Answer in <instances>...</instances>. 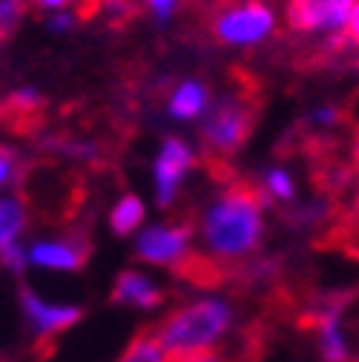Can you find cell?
<instances>
[{
	"label": "cell",
	"instance_id": "1",
	"mask_svg": "<svg viewBox=\"0 0 359 362\" xmlns=\"http://www.w3.org/2000/svg\"><path fill=\"white\" fill-rule=\"evenodd\" d=\"M261 204H264L261 187H256L253 181H233L207 213L204 221L207 247L221 259L250 253L261 236V216H259Z\"/></svg>",
	"mask_w": 359,
	"mask_h": 362
},
{
	"label": "cell",
	"instance_id": "2",
	"mask_svg": "<svg viewBox=\"0 0 359 362\" xmlns=\"http://www.w3.org/2000/svg\"><path fill=\"white\" fill-rule=\"evenodd\" d=\"M228 328H230L228 305L216 299H201L172 310L155 328V337L161 348H167L170 354H184V351H204L207 345L221 339Z\"/></svg>",
	"mask_w": 359,
	"mask_h": 362
},
{
	"label": "cell",
	"instance_id": "3",
	"mask_svg": "<svg viewBox=\"0 0 359 362\" xmlns=\"http://www.w3.org/2000/svg\"><path fill=\"white\" fill-rule=\"evenodd\" d=\"M256 121H259V101L253 95L233 93L218 98L201 127V144L207 150L210 164L230 158L239 147H245L256 129Z\"/></svg>",
	"mask_w": 359,
	"mask_h": 362
},
{
	"label": "cell",
	"instance_id": "4",
	"mask_svg": "<svg viewBox=\"0 0 359 362\" xmlns=\"http://www.w3.org/2000/svg\"><path fill=\"white\" fill-rule=\"evenodd\" d=\"M276 26V15L273 9L264 4V0H233V4H224L213 12V35L221 43H230V47H247V43H259Z\"/></svg>",
	"mask_w": 359,
	"mask_h": 362
},
{
	"label": "cell",
	"instance_id": "5",
	"mask_svg": "<svg viewBox=\"0 0 359 362\" xmlns=\"http://www.w3.org/2000/svg\"><path fill=\"white\" fill-rule=\"evenodd\" d=\"M356 0H288L285 18L293 32L342 29Z\"/></svg>",
	"mask_w": 359,
	"mask_h": 362
},
{
	"label": "cell",
	"instance_id": "6",
	"mask_svg": "<svg viewBox=\"0 0 359 362\" xmlns=\"http://www.w3.org/2000/svg\"><path fill=\"white\" fill-rule=\"evenodd\" d=\"M193 236V224H161V228H150L139 245H136V256L150 262V264H175L187 253Z\"/></svg>",
	"mask_w": 359,
	"mask_h": 362
},
{
	"label": "cell",
	"instance_id": "7",
	"mask_svg": "<svg viewBox=\"0 0 359 362\" xmlns=\"http://www.w3.org/2000/svg\"><path fill=\"white\" fill-rule=\"evenodd\" d=\"M196 156L182 139H167L158 158H155V187H158V202L167 207L175 199V190L182 185V178L190 173Z\"/></svg>",
	"mask_w": 359,
	"mask_h": 362
},
{
	"label": "cell",
	"instance_id": "8",
	"mask_svg": "<svg viewBox=\"0 0 359 362\" xmlns=\"http://www.w3.org/2000/svg\"><path fill=\"white\" fill-rule=\"evenodd\" d=\"M20 305H23V313L29 316L32 328L37 331V337L43 339H52L64 331H69L81 316L83 310L81 308H72V305H47L43 299H37L32 291H20Z\"/></svg>",
	"mask_w": 359,
	"mask_h": 362
},
{
	"label": "cell",
	"instance_id": "9",
	"mask_svg": "<svg viewBox=\"0 0 359 362\" xmlns=\"http://www.w3.org/2000/svg\"><path fill=\"white\" fill-rule=\"evenodd\" d=\"M89 256V242L83 239H64V242H40L32 247L26 259L43 267H61V270H81Z\"/></svg>",
	"mask_w": 359,
	"mask_h": 362
},
{
	"label": "cell",
	"instance_id": "10",
	"mask_svg": "<svg viewBox=\"0 0 359 362\" xmlns=\"http://www.w3.org/2000/svg\"><path fill=\"white\" fill-rule=\"evenodd\" d=\"M175 276H182L184 282L196 285V288H216L228 279V264H221L204 253H184L172 264Z\"/></svg>",
	"mask_w": 359,
	"mask_h": 362
},
{
	"label": "cell",
	"instance_id": "11",
	"mask_svg": "<svg viewBox=\"0 0 359 362\" xmlns=\"http://www.w3.org/2000/svg\"><path fill=\"white\" fill-rule=\"evenodd\" d=\"M161 299H164V293L147 276L136 274V270H124L112 288V302H118V305L155 308V305H161Z\"/></svg>",
	"mask_w": 359,
	"mask_h": 362
},
{
	"label": "cell",
	"instance_id": "12",
	"mask_svg": "<svg viewBox=\"0 0 359 362\" xmlns=\"http://www.w3.org/2000/svg\"><path fill=\"white\" fill-rule=\"evenodd\" d=\"M0 115L9 118V124L15 129H32L43 115V98L35 93V89H18V93H12L6 98Z\"/></svg>",
	"mask_w": 359,
	"mask_h": 362
},
{
	"label": "cell",
	"instance_id": "13",
	"mask_svg": "<svg viewBox=\"0 0 359 362\" xmlns=\"http://www.w3.org/2000/svg\"><path fill=\"white\" fill-rule=\"evenodd\" d=\"M207 86L201 81H184L178 83V89L170 98V115L178 121H193L201 115V110L207 107Z\"/></svg>",
	"mask_w": 359,
	"mask_h": 362
},
{
	"label": "cell",
	"instance_id": "14",
	"mask_svg": "<svg viewBox=\"0 0 359 362\" xmlns=\"http://www.w3.org/2000/svg\"><path fill=\"white\" fill-rule=\"evenodd\" d=\"M118 362H161V342L155 337V328H141L129 339Z\"/></svg>",
	"mask_w": 359,
	"mask_h": 362
},
{
	"label": "cell",
	"instance_id": "15",
	"mask_svg": "<svg viewBox=\"0 0 359 362\" xmlns=\"http://www.w3.org/2000/svg\"><path fill=\"white\" fill-rule=\"evenodd\" d=\"M26 210L20 199H0V247L15 245L18 233L23 230Z\"/></svg>",
	"mask_w": 359,
	"mask_h": 362
},
{
	"label": "cell",
	"instance_id": "16",
	"mask_svg": "<svg viewBox=\"0 0 359 362\" xmlns=\"http://www.w3.org/2000/svg\"><path fill=\"white\" fill-rule=\"evenodd\" d=\"M141 221H144V204H141L136 196H124V199L115 204L112 216H110V224H112V230H115L118 236L132 233Z\"/></svg>",
	"mask_w": 359,
	"mask_h": 362
},
{
	"label": "cell",
	"instance_id": "17",
	"mask_svg": "<svg viewBox=\"0 0 359 362\" xmlns=\"http://www.w3.org/2000/svg\"><path fill=\"white\" fill-rule=\"evenodd\" d=\"M26 12H29L26 0H0V47L15 37V32L20 29V23L26 18Z\"/></svg>",
	"mask_w": 359,
	"mask_h": 362
},
{
	"label": "cell",
	"instance_id": "18",
	"mask_svg": "<svg viewBox=\"0 0 359 362\" xmlns=\"http://www.w3.org/2000/svg\"><path fill=\"white\" fill-rule=\"evenodd\" d=\"M264 185L279 199H293V185H290V175L285 170H271L264 175Z\"/></svg>",
	"mask_w": 359,
	"mask_h": 362
},
{
	"label": "cell",
	"instance_id": "19",
	"mask_svg": "<svg viewBox=\"0 0 359 362\" xmlns=\"http://www.w3.org/2000/svg\"><path fill=\"white\" fill-rule=\"evenodd\" d=\"M18 164H20V158H18L15 150L0 147V187H4L6 181H15L18 178Z\"/></svg>",
	"mask_w": 359,
	"mask_h": 362
},
{
	"label": "cell",
	"instance_id": "20",
	"mask_svg": "<svg viewBox=\"0 0 359 362\" xmlns=\"http://www.w3.org/2000/svg\"><path fill=\"white\" fill-rule=\"evenodd\" d=\"M147 9L155 15V21H167L175 15V9L182 6V0H144Z\"/></svg>",
	"mask_w": 359,
	"mask_h": 362
},
{
	"label": "cell",
	"instance_id": "21",
	"mask_svg": "<svg viewBox=\"0 0 359 362\" xmlns=\"http://www.w3.org/2000/svg\"><path fill=\"white\" fill-rule=\"evenodd\" d=\"M0 262H4L6 267H12V270H23V264H26V253L18 247V242L15 245H6V247H0Z\"/></svg>",
	"mask_w": 359,
	"mask_h": 362
},
{
	"label": "cell",
	"instance_id": "22",
	"mask_svg": "<svg viewBox=\"0 0 359 362\" xmlns=\"http://www.w3.org/2000/svg\"><path fill=\"white\" fill-rule=\"evenodd\" d=\"M170 362H230V359L207 354V351H184V354H170Z\"/></svg>",
	"mask_w": 359,
	"mask_h": 362
},
{
	"label": "cell",
	"instance_id": "23",
	"mask_svg": "<svg viewBox=\"0 0 359 362\" xmlns=\"http://www.w3.org/2000/svg\"><path fill=\"white\" fill-rule=\"evenodd\" d=\"M342 29H345V40H351V43L359 47V0H356V6L351 9V15H348Z\"/></svg>",
	"mask_w": 359,
	"mask_h": 362
},
{
	"label": "cell",
	"instance_id": "24",
	"mask_svg": "<svg viewBox=\"0 0 359 362\" xmlns=\"http://www.w3.org/2000/svg\"><path fill=\"white\" fill-rule=\"evenodd\" d=\"M78 23V15H66V12H55L52 18H49V29L52 32H66V29H72Z\"/></svg>",
	"mask_w": 359,
	"mask_h": 362
},
{
	"label": "cell",
	"instance_id": "25",
	"mask_svg": "<svg viewBox=\"0 0 359 362\" xmlns=\"http://www.w3.org/2000/svg\"><path fill=\"white\" fill-rule=\"evenodd\" d=\"M26 4H35V6H40V9H49V12H61V9L72 6L75 0H26Z\"/></svg>",
	"mask_w": 359,
	"mask_h": 362
},
{
	"label": "cell",
	"instance_id": "26",
	"mask_svg": "<svg viewBox=\"0 0 359 362\" xmlns=\"http://www.w3.org/2000/svg\"><path fill=\"white\" fill-rule=\"evenodd\" d=\"M351 167L359 175V132L353 135V150H351ZM356 210H359V193H356Z\"/></svg>",
	"mask_w": 359,
	"mask_h": 362
}]
</instances>
